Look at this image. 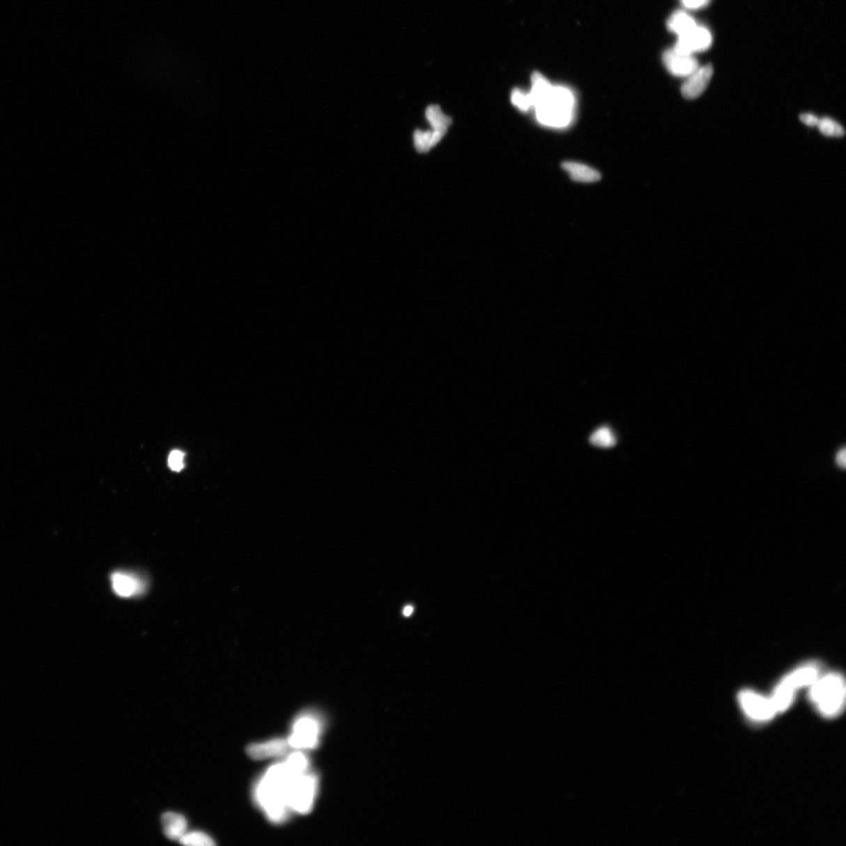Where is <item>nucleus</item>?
Segmentation results:
<instances>
[{
  "label": "nucleus",
  "mask_w": 846,
  "mask_h": 846,
  "mask_svg": "<svg viewBox=\"0 0 846 846\" xmlns=\"http://www.w3.org/2000/svg\"><path fill=\"white\" fill-rule=\"evenodd\" d=\"M169 466L173 471L179 472L184 468L185 454L180 451H174L169 456Z\"/></svg>",
  "instance_id": "24"
},
{
  "label": "nucleus",
  "mask_w": 846,
  "mask_h": 846,
  "mask_svg": "<svg viewBox=\"0 0 846 846\" xmlns=\"http://www.w3.org/2000/svg\"><path fill=\"white\" fill-rule=\"evenodd\" d=\"M285 762L289 771L293 774H300L307 772L310 762L307 756L301 751L288 755Z\"/></svg>",
  "instance_id": "19"
},
{
  "label": "nucleus",
  "mask_w": 846,
  "mask_h": 846,
  "mask_svg": "<svg viewBox=\"0 0 846 846\" xmlns=\"http://www.w3.org/2000/svg\"><path fill=\"white\" fill-rule=\"evenodd\" d=\"M318 776L311 771L293 775L288 787L290 810L298 814H307L314 807L318 792Z\"/></svg>",
  "instance_id": "4"
},
{
  "label": "nucleus",
  "mask_w": 846,
  "mask_h": 846,
  "mask_svg": "<svg viewBox=\"0 0 846 846\" xmlns=\"http://www.w3.org/2000/svg\"><path fill=\"white\" fill-rule=\"evenodd\" d=\"M817 128L822 134L831 137H842L845 135L843 126L830 118H820Z\"/></svg>",
  "instance_id": "22"
},
{
  "label": "nucleus",
  "mask_w": 846,
  "mask_h": 846,
  "mask_svg": "<svg viewBox=\"0 0 846 846\" xmlns=\"http://www.w3.org/2000/svg\"><path fill=\"white\" fill-rule=\"evenodd\" d=\"M809 688V699L820 715L833 718L841 714L845 705V684L842 675L834 672L820 675Z\"/></svg>",
  "instance_id": "3"
},
{
  "label": "nucleus",
  "mask_w": 846,
  "mask_h": 846,
  "mask_svg": "<svg viewBox=\"0 0 846 846\" xmlns=\"http://www.w3.org/2000/svg\"><path fill=\"white\" fill-rule=\"evenodd\" d=\"M738 702L745 716L755 723L769 722L778 715L771 699L753 691H741Z\"/></svg>",
  "instance_id": "6"
},
{
  "label": "nucleus",
  "mask_w": 846,
  "mask_h": 846,
  "mask_svg": "<svg viewBox=\"0 0 846 846\" xmlns=\"http://www.w3.org/2000/svg\"><path fill=\"white\" fill-rule=\"evenodd\" d=\"M668 27L672 33L679 37L689 33L697 26L694 19L687 13L682 10L675 12L668 21Z\"/></svg>",
  "instance_id": "16"
},
{
  "label": "nucleus",
  "mask_w": 846,
  "mask_h": 846,
  "mask_svg": "<svg viewBox=\"0 0 846 846\" xmlns=\"http://www.w3.org/2000/svg\"><path fill=\"white\" fill-rule=\"evenodd\" d=\"M530 95L538 121L548 128H565L573 121L576 100L569 88L553 86L539 72L532 75Z\"/></svg>",
  "instance_id": "1"
},
{
  "label": "nucleus",
  "mask_w": 846,
  "mask_h": 846,
  "mask_svg": "<svg viewBox=\"0 0 846 846\" xmlns=\"http://www.w3.org/2000/svg\"><path fill=\"white\" fill-rule=\"evenodd\" d=\"M663 60L668 70L675 77H688L699 68L698 61L693 55L681 54L673 49L665 53Z\"/></svg>",
  "instance_id": "10"
},
{
  "label": "nucleus",
  "mask_w": 846,
  "mask_h": 846,
  "mask_svg": "<svg viewBox=\"0 0 846 846\" xmlns=\"http://www.w3.org/2000/svg\"><path fill=\"white\" fill-rule=\"evenodd\" d=\"M323 728V721L317 713H302L295 718L287 738L290 747L300 751L317 748Z\"/></svg>",
  "instance_id": "5"
},
{
  "label": "nucleus",
  "mask_w": 846,
  "mask_h": 846,
  "mask_svg": "<svg viewBox=\"0 0 846 846\" xmlns=\"http://www.w3.org/2000/svg\"><path fill=\"white\" fill-rule=\"evenodd\" d=\"M413 613V607L411 605L406 606L405 609H403V616H406V617L411 616V615Z\"/></svg>",
  "instance_id": "28"
},
{
  "label": "nucleus",
  "mask_w": 846,
  "mask_h": 846,
  "mask_svg": "<svg viewBox=\"0 0 846 846\" xmlns=\"http://www.w3.org/2000/svg\"><path fill=\"white\" fill-rule=\"evenodd\" d=\"M290 747L288 739L275 738L267 741L252 744L246 751L252 759L263 760L286 755Z\"/></svg>",
  "instance_id": "9"
},
{
  "label": "nucleus",
  "mask_w": 846,
  "mask_h": 846,
  "mask_svg": "<svg viewBox=\"0 0 846 846\" xmlns=\"http://www.w3.org/2000/svg\"><path fill=\"white\" fill-rule=\"evenodd\" d=\"M426 116L433 130L444 137L452 124V118L447 116L438 105L428 107Z\"/></svg>",
  "instance_id": "17"
},
{
  "label": "nucleus",
  "mask_w": 846,
  "mask_h": 846,
  "mask_svg": "<svg viewBox=\"0 0 846 846\" xmlns=\"http://www.w3.org/2000/svg\"><path fill=\"white\" fill-rule=\"evenodd\" d=\"M162 825L164 835L169 840L178 841L187 832V820L181 814L174 812H167L162 816Z\"/></svg>",
  "instance_id": "13"
},
{
  "label": "nucleus",
  "mask_w": 846,
  "mask_h": 846,
  "mask_svg": "<svg viewBox=\"0 0 846 846\" xmlns=\"http://www.w3.org/2000/svg\"><path fill=\"white\" fill-rule=\"evenodd\" d=\"M443 137L433 130H416L414 136L415 147L420 153H426L437 145Z\"/></svg>",
  "instance_id": "18"
},
{
  "label": "nucleus",
  "mask_w": 846,
  "mask_h": 846,
  "mask_svg": "<svg viewBox=\"0 0 846 846\" xmlns=\"http://www.w3.org/2000/svg\"><path fill=\"white\" fill-rule=\"evenodd\" d=\"M111 580L113 591L118 597L129 598L141 595L145 589L144 580L132 573L116 571L113 573Z\"/></svg>",
  "instance_id": "8"
},
{
  "label": "nucleus",
  "mask_w": 846,
  "mask_h": 846,
  "mask_svg": "<svg viewBox=\"0 0 846 846\" xmlns=\"http://www.w3.org/2000/svg\"><path fill=\"white\" fill-rule=\"evenodd\" d=\"M681 2L687 9L699 10L708 5L710 0H681Z\"/></svg>",
  "instance_id": "25"
},
{
  "label": "nucleus",
  "mask_w": 846,
  "mask_h": 846,
  "mask_svg": "<svg viewBox=\"0 0 846 846\" xmlns=\"http://www.w3.org/2000/svg\"><path fill=\"white\" fill-rule=\"evenodd\" d=\"M713 75V68L711 66L699 67L695 72L686 77L685 83L681 88L682 94L688 100L698 98L708 87Z\"/></svg>",
  "instance_id": "11"
},
{
  "label": "nucleus",
  "mask_w": 846,
  "mask_h": 846,
  "mask_svg": "<svg viewBox=\"0 0 846 846\" xmlns=\"http://www.w3.org/2000/svg\"><path fill=\"white\" fill-rule=\"evenodd\" d=\"M712 43V36L710 31L697 25L689 33L679 37L673 49L681 54L693 55L708 49Z\"/></svg>",
  "instance_id": "7"
},
{
  "label": "nucleus",
  "mask_w": 846,
  "mask_h": 846,
  "mask_svg": "<svg viewBox=\"0 0 846 846\" xmlns=\"http://www.w3.org/2000/svg\"><path fill=\"white\" fill-rule=\"evenodd\" d=\"M795 694H797V691L783 679L776 685L770 699H771L778 714L790 709L794 702Z\"/></svg>",
  "instance_id": "14"
},
{
  "label": "nucleus",
  "mask_w": 846,
  "mask_h": 846,
  "mask_svg": "<svg viewBox=\"0 0 846 846\" xmlns=\"http://www.w3.org/2000/svg\"><path fill=\"white\" fill-rule=\"evenodd\" d=\"M800 120L801 123H803L808 126H811V128L817 126L820 121V118L817 116L810 113L801 114L800 116Z\"/></svg>",
  "instance_id": "26"
},
{
  "label": "nucleus",
  "mask_w": 846,
  "mask_h": 846,
  "mask_svg": "<svg viewBox=\"0 0 846 846\" xmlns=\"http://www.w3.org/2000/svg\"><path fill=\"white\" fill-rule=\"evenodd\" d=\"M820 675V668L817 665L807 664L795 669L794 671L783 678V680L785 681L795 691H797L801 688L811 686Z\"/></svg>",
  "instance_id": "12"
},
{
  "label": "nucleus",
  "mask_w": 846,
  "mask_h": 846,
  "mask_svg": "<svg viewBox=\"0 0 846 846\" xmlns=\"http://www.w3.org/2000/svg\"><path fill=\"white\" fill-rule=\"evenodd\" d=\"M845 452V449L843 448V449L839 451L836 456V463L842 467H845L846 464Z\"/></svg>",
  "instance_id": "27"
},
{
  "label": "nucleus",
  "mask_w": 846,
  "mask_h": 846,
  "mask_svg": "<svg viewBox=\"0 0 846 846\" xmlns=\"http://www.w3.org/2000/svg\"><path fill=\"white\" fill-rule=\"evenodd\" d=\"M563 168L565 171L570 174L571 178L576 181L593 183L601 178V174L597 170L584 165L582 163L565 162L563 163Z\"/></svg>",
  "instance_id": "15"
},
{
  "label": "nucleus",
  "mask_w": 846,
  "mask_h": 846,
  "mask_svg": "<svg viewBox=\"0 0 846 846\" xmlns=\"http://www.w3.org/2000/svg\"><path fill=\"white\" fill-rule=\"evenodd\" d=\"M293 775L283 761L270 767L256 782L254 800L270 822L282 824L291 813L288 787Z\"/></svg>",
  "instance_id": "2"
},
{
  "label": "nucleus",
  "mask_w": 846,
  "mask_h": 846,
  "mask_svg": "<svg viewBox=\"0 0 846 846\" xmlns=\"http://www.w3.org/2000/svg\"><path fill=\"white\" fill-rule=\"evenodd\" d=\"M180 843L189 846H213L216 845L213 839L203 831H187L180 840Z\"/></svg>",
  "instance_id": "20"
},
{
  "label": "nucleus",
  "mask_w": 846,
  "mask_h": 846,
  "mask_svg": "<svg viewBox=\"0 0 846 846\" xmlns=\"http://www.w3.org/2000/svg\"><path fill=\"white\" fill-rule=\"evenodd\" d=\"M511 100L517 109L523 111H528L533 107L532 100L529 92L515 89L511 95Z\"/></svg>",
  "instance_id": "23"
},
{
  "label": "nucleus",
  "mask_w": 846,
  "mask_h": 846,
  "mask_svg": "<svg viewBox=\"0 0 846 846\" xmlns=\"http://www.w3.org/2000/svg\"><path fill=\"white\" fill-rule=\"evenodd\" d=\"M592 445L601 447H610L616 445V438L613 432L608 427H601L597 429L590 437Z\"/></svg>",
  "instance_id": "21"
}]
</instances>
